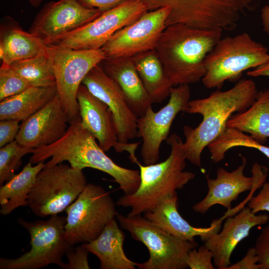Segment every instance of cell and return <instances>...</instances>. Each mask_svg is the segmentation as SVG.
I'll return each instance as SVG.
<instances>
[{"mask_svg":"<svg viewBox=\"0 0 269 269\" xmlns=\"http://www.w3.org/2000/svg\"></svg>","mask_w":269,"mask_h":269,"instance_id":"cell-44","label":"cell"},{"mask_svg":"<svg viewBox=\"0 0 269 269\" xmlns=\"http://www.w3.org/2000/svg\"><path fill=\"white\" fill-rule=\"evenodd\" d=\"M31 6L34 7H39L44 0H27Z\"/></svg>","mask_w":269,"mask_h":269,"instance_id":"cell-42","label":"cell"},{"mask_svg":"<svg viewBox=\"0 0 269 269\" xmlns=\"http://www.w3.org/2000/svg\"><path fill=\"white\" fill-rule=\"evenodd\" d=\"M57 94L56 86L30 87L0 102V120L12 119L23 122L38 112Z\"/></svg>","mask_w":269,"mask_h":269,"instance_id":"cell-26","label":"cell"},{"mask_svg":"<svg viewBox=\"0 0 269 269\" xmlns=\"http://www.w3.org/2000/svg\"><path fill=\"white\" fill-rule=\"evenodd\" d=\"M116 203L101 186L88 183L76 199L65 210V232L71 245L96 239L118 213Z\"/></svg>","mask_w":269,"mask_h":269,"instance_id":"cell-11","label":"cell"},{"mask_svg":"<svg viewBox=\"0 0 269 269\" xmlns=\"http://www.w3.org/2000/svg\"><path fill=\"white\" fill-rule=\"evenodd\" d=\"M253 148L256 149L266 156L269 159V147L264 145L258 141H255L252 143Z\"/></svg>","mask_w":269,"mask_h":269,"instance_id":"cell-41","label":"cell"},{"mask_svg":"<svg viewBox=\"0 0 269 269\" xmlns=\"http://www.w3.org/2000/svg\"><path fill=\"white\" fill-rule=\"evenodd\" d=\"M226 126L265 143L269 138V89L258 92L253 104L246 110L233 114Z\"/></svg>","mask_w":269,"mask_h":269,"instance_id":"cell-27","label":"cell"},{"mask_svg":"<svg viewBox=\"0 0 269 269\" xmlns=\"http://www.w3.org/2000/svg\"><path fill=\"white\" fill-rule=\"evenodd\" d=\"M105 152L79 120L70 123L64 135L56 142L34 149L29 162L35 164L50 158L45 166L66 161L76 169H96L112 176L125 194L134 193L140 184L139 171L118 165Z\"/></svg>","mask_w":269,"mask_h":269,"instance_id":"cell-2","label":"cell"},{"mask_svg":"<svg viewBox=\"0 0 269 269\" xmlns=\"http://www.w3.org/2000/svg\"><path fill=\"white\" fill-rule=\"evenodd\" d=\"M34 149L20 144L16 140L0 148V186L15 176L22 157L32 153Z\"/></svg>","mask_w":269,"mask_h":269,"instance_id":"cell-30","label":"cell"},{"mask_svg":"<svg viewBox=\"0 0 269 269\" xmlns=\"http://www.w3.org/2000/svg\"><path fill=\"white\" fill-rule=\"evenodd\" d=\"M125 239V234L115 218L96 239L84 244L89 253L99 259L101 269H134L136 263L124 252Z\"/></svg>","mask_w":269,"mask_h":269,"instance_id":"cell-24","label":"cell"},{"mask_svg":"<svg viewBox=\"0 0 269 269\" xmlns=\"http://www.w3.org/2000/svg\"><path fill=\"white\" fill-rule=\"evenodd\" d=\"M131 58L152 103H160L169 96L174 86L155 49L136 54Z\"/></svg>","mask_w":269,"mask_h":269,"instance_id":"cell-25","label":"cell"},{"mask_svg":"<svg viewBox=\"0 0 269 269\" xmlns=\"http://www.w3.org/2000/svg\"><path fill=\"white\" fill-rule=\"evenodd\" d=\"M247 206L255 214L264 211L269 212V181L264 183L256 196L250 198Z\"/></svg>","mask_w":269,"mask_h":269,"instance_id":"cell-36","label":"cell"},{"mask_svg":"<svg viewBox=\"0 0 269 269\" xmlns=\"http://www.w3.org/2000/svg\"><path fill=\"white\" fill-rule=\"evenodd\" d=\"M46 45L29 31L24 30L11 17H3L0 25V58L2 64L35 56Z\"/></svg>","mask_w":269,"mask_h":269,"instance_id":"cell-23","label":"cell"},{"mask_svg":"<svg viewBox=\"0 0 269 269\" xmlns=\"http://www.w3.org/2000/svg\"><path fill=\"white\" fill-rule=\"evenodd\" d=\"M89 253L84 244L75 248L70 246L65 253L68 260L65 269H90L88 260Z\"/></svg>","mask_w":269,"mask_h":269,"instance_id":"cell-33","label":"cell"},{"mask_svg":"<svg viewBox=\"0 0 269 269\" xmlns=\"http://www.w3.org/2000/svg\"><path fill=\"white\" fill-rule=\"evenodd\" d=\"M87 184L81 170L63 163L45 166L31 189L28 206L39 217L58 214L76 199Z\"/></svg>","mask_w":269,"mask_h":269,"instance_id":"cell-10","label":"cell"},{"mask_svg":"<svg viewBox=\"0 0 269 269\" xmlns=\"http://www.w3.org/2000/svg\"><path fill=\"white\" fill-rule=\"evenodd\" d=\"M19 121L7 119L0 122V148L16 140L19 130Z\"/></svg>","mask_w":269,"mask_h":269,"instance_id":"cell-35","label":"cell"},{"mask_svg":"<svg viewBox=\"0 0 269 269\" xmlns=\"http://www.w3.org/2000/svg\"><path fill=\"white\" fill-rule=\"evenodd\" d=\"M226 269H259V259L254 247L248 250L242 259L230 265Z\"/></svg>","mask_w":269,"mask_h":269,"instance_id":"cell-37","label":"cell"},{"mask_svg":"<svg viewBox=\"0 0 269 269\" xmlns=\"http://www.w3.org/2000/svg\"><path fill=\"white\" fill-rule=\"evenodd\" d=\"M222 31L181 23L165 27L155 49L173 86L202 80L206 73V58L221 38Z\"/></svg>","mask_w":269,"mask_h":269,"instance_id":"cell-3","label":"cell"},{"mask_svg":"<svg viewBox=\"0 0 269 269\" xmlns=\"http://www.w3.org/2000/svg\"><path fill=\"white\" fill-rule=\"evenodd\" d=\"M9 66L31 87L56 86L55 76L45 47L35 56L15 61Z\"/></svg>","mask_w":269,"mask_h":269,"instance_id":"cell-29","label":"cell"},{"mask_svg":"<svg viewBox=\"0 0 269 269\" xmlns=\"http://www.w3.org/2000/svg\"><path fill=\"white\" fill-rule=\"evenodd\" d=\"M82 84L111 111L120 142L128 143L137 136V117L130 108L119 86L105 73L101 63L89 72Z\"/></svg>","mask_w":269,"mask_h":269,"instance_id":"cell-17","label":"cell"},{"mask_svg":"<svg viewBox=\"0 0 269 269\" xmlns=\"http://www.w3.org/2000/svg\"><path fill=\"white\" fill-rule=\"evenodd\" d=\"M77 99L81 124L96 137L105 151L113 147L117 152L127 151L129 157L135 155L139 143L119 141L112 113L105 103L82 84L78 88Z\"/></svg>","mask_w":269,"mask_h":269,"instance_id":"cell-18","label":"cell"},{"mask_svg":"<svg viewBox=\"0 0 269 269\" xmlns=\"http://www.w3.org/2000/svg\"><path fill=\"white\" fill-rule=\"evenodd\" d=\"M17 221L29 234L30 249L16 258H0V269H39L50 264L65 269L62 258L71 246L65 236L66 218L56 214L47 220Z\"/></svg>","mask_w":269,"mask_h":269,"instance_id":"cell-8","label":"cell"},{"mask_svg":"<svg viewBox=\"0 0 269 269\" xmlns=\"http://www.w3.org/2000/svg\"><path fill=\"white\" fill-rule=\"evenodd\" d=\"M178 201L177 193L169 196L152 210L144 213L143 216L173 236L185 241H195V237L199 236L204 242L220 231L224 217L213 220L208 227H194L180 214Z\"/></svg>","mask_w":269,"mask_h":269,"instance_id":"cell-21","label":"cell"},{"mask_svg":"<svg viewBox=\"0 0 269 269\" xmlns=\"http://www.w3.org/2000/svg\"><path fill=\"white\" fill-rule=\"evenodd\" d=\"M100 63L119 86L132 111L137 117L142 116L153 103L131 57L106 58Z\"/></svg>","mask_w":269,"mask_h":269,"instance_id":"cell-22","label":"cell"},{"mask_svg":"<svg viewBox=\"0 0 269 269\" xmlns=\"http://www.w3.org/2000/svg\"><path fill=\"white\" fill-rule=\"evenodd\" d=\"M213 258L212 252L203 245L189 251L186 264L190 269H214L215 267L212 262Z\"/></svg>","mask_w":269,"mask_h":269,"instance_id":"cell-32","label":"cell"},{"mask_svg":"<svg viewBox=\"0 0 269 269\" xmlns=\"http://www.w3.org/2000/svg\"><path fill=\"white\" fill-rule=\"evenodd\" d=\"M250 77L269 76V58L264 64L247 72Z\"/></svg>","mask_w":269,"mask_h":269,"instance_id":"cell-39","label":"cell"},{"mask_svg":"<svg viewBox=\"0 0 269 269\" xmlns=\"http://www.w3.org/2000/svg\"><path fill=\"white\" fill-rule=\"evenodd\" d=\"M267 33L268 34V35H269V31L267 32Z\"/></svg>","mask_w":269,"mask_h":269,"instance_id":"cell-43","label":"cell"},{"mask_svg":"<svg viewBox=\"0 0 269 269\" xmlns=\"http://www.w3.org/2000/svg\"><path fill=\"white\" fill-rule=\"evenodd\" d=\"M44 166V162L33 165L29 161L19 173L0 186V213L2 215H7L19 207L28 206L31 189L37 174Z\"/></svg>","mask_w":269,"mask_h":269,"instance_id":"cell-28","label":"cell"},{"mask_svg":"<svg viewBox=\"0 0 269 269\" xmlns=\"http://www.w3.org/2000/svg\"><path fill=\"white\" fill-rule=\"evenodd\" d=\"M147 11L141 0L126 2L103 12L52 44L76 50L101 49L116 32L134 23Z\"/></svg>","mask_w":269,"mask_h":269,"instance_id":"cell-12","label":"cell"},{"mask_svg":"<svg viewBox=\"0 0 269 269\" xmlns=\"http://www.w3.org/2000/svg\"><path fill=\"white\" fill-rule=\"evenodd\" d=\"M258 93L253 80L243 79L228 90H217L206 98L189 101L185 112L200 114L202 121L195 128H183L186 159L200 167L204 149L225 131L228 121L234 113L242 112L253 104Z\"/></svg>","mask_w":269,"mask_h":269,"instance_id":"cell-1","label":"cell"},{"mask_svg":"<svg viewBox=\"0 0 269 269\" xmlns=\"http://www.w3.org/2000/svg\"><path fill=\"white\" fill-rule=\"evenodd\" d=\"M45 49L55 76L57 93L69 124L79 120L78 88L89 72L106 56L101 48L76 50L49 44Z\"/></svg>","mask_w":269,"mask_h":269,"instance_id":"cell-9","label":"cell"},{"mask_svg":"<svg viewBox=\"0 0 269 269\" xmlns=\"http://www.w3.org/2000/svg\"><path fill=\"white\" fill-rule=\"evenodd\" d=\"M254 248L259 259V269H269V225L262 230Z\"/></svg>","mask_w":269,"mask_h":269,"instance_id":"cell-34","label":"cell"},{"mask_svg":"<svg viewBox=\"0 0 269 269\" xmlns=\"http://www.w3.org/2000/svg\"><path fill=\"white\" fill-rule=\"evenodd\" d=\"M30 87V84L9 65L0 67V101L17 95Z\"/></svg>","mask_w":269,"mask_h":269,"instance_id":"cell-31","label":"cell"},{"mask_svg":"<svg viewBox=\"0 0 269 269\" xmlns=\"http://www.w3.org/2000/svg\"><path fill=\"white\" fill-rule=\"evenodd\" d=\"M169 7L147 11L134 23L116 32L102 49L107 58L131 57L154 49L166 27Z\"/></svg>","mask_w":269,"mask_h":269,"instance_id":"cell-14","label":"cell"},{"mask_svg":"<svg viewBox=\"0 0 269 269\" xmlns=\"http://www.w3.org/2000/svg\"><path fill=\"white\" fill-rule=\"evenodd\" d=\"M269 58L268 49L248 33L221 38L206 58V73L202 82L207 88L220 89L226 81L238 79L244 71Z\"/></svg>","mask_w":269,"mask_h":269,"instance_id":"cell-6","label":"cell"},{"mask_svg":"<svg viewBox=\"0 0 269 269\" xmlns=\"http://www.w3.org/2000/svg\"><path fill=\"white\" fill-rule=\"evenodd\" d=\"M148 11L167 7L166 26L181 23L207 29L232 30L252 10L256 0H141Z\"/></svg>","mask_w":269,"mask_h":269,"instance_id":"cell-5","label":"cell"},{"mask_svg":"<svg viewBox=\"0 0 269 269\" xmlns=\"http://www.w3.org/2000/svg\"><path fill=\"white\" fill-rule=\"evenodd\" d=\"M84 6L104 12L132 0H78Z\"/></svg>","mask_w":269,"mask_h":269,"instance_id":"cell-38","label":"cell"},{"mask_svg":"<svg viewBox=\"0 0 269 269\" xmlns=\"http://www.w3.org/2000/svg\"><path fill=\"white\" fill-rule=\"evenodd\" d=\"M261 17L263 30L267 33L269 31V5H265L262 9Z\"/></svg>","mask_w":269,"mask_h":269,"instance_id":"cell-40","label":"cell"},{"mask_svg":"<svg viewBox=\"0 0 269 269\" xmlns=\"http://www.w3.org/2000/svg\"><path fill=\"white\" fill-rule=\"evenodd\" d=\"M116 218L120 227L130 233L134 240L148 249L149 258L136 263L139 269H185L188 252L196 248L195 241L176 238L155 225L144 216H125L118 213Z\"/></svg>","mask_w":269,"mask_h":269,"instance_id":"cell-7","label":"cell"},{"mask_svg":"<svg viewBox=\"0 0 269 269\" xmlns=\"http://www.w3.org/2000/svg\"><path fill=\"white\" fill-rule=\"evenodd\" d=\"M269 220L267 214L256 215L248 206L234 216L228 217L222 230L204 242V245L213 253L215 268L226 269L231 265L232 253L239 243L249 236L253 228L265 224Z\"/></svg>","mask_w":269,"mask_h":269,"instance_id":"cell-20","label":"cell"},{"mask_svg":"<svg viewBox=\"0 0 269 269\" xmlns=\"http://www.w3.org/2000/svg\"><path fill=\"white\" fill-rule=\"evenodd\" d=\"M103 12L87 7L78 0H59L45 3L36 15L29 32L45 45L91 22Z\"/></svg>","mask_w":269,"mask_h":269,"instance_id":"cell-15","label":"cell"},{"mask_svg":"<svg viewBox=\"0 0 269 269\" xmlns=\"http://www.w3.org/2000/svg\"><path fill=\"white\" fill-rule=\"evenodd\" d=\"M166 142L171 150L165 160L145 165L138 160L136 161L139 168V185L134 193L125 194L116 202L119 206L131 208L128 216L151 211L195 178V173L184 170L187 159L181 138L176 134H172Z\"/></svg>","mask_w":269,"mask_h":269,"instance_id":"cell-4","label":"cell"},{"mask_svg":"<svg viewBox=\"0 0 269 269\" xmlns=\"http://www.w3.org/2000/svg\"><path fill=\"white\" fill-rule=\"evenodd\" d=\"M69 121L58 95L22 122L16 140L20 144L35 149L50 145L65 134Z\"/></svg>","mask_w":269,"mask_h":269,"instance_id":"cell-19","label":"cell"},{"mask_svg":"<svg viewBox=\"0 0 269 269\" xmlns=\"http://www.w3.org/2000/svg\"><path fill=\"white\" fill-rule=\"evenodd\" d=\"M190 97L188 85L174 86L166 105L156 112L150 106L142 116L137 117V136L142 139L140 155L145 165L155 163L158 160L160 145L168 138L176 115L180 112H185Z\"/></svg>","mask_w":269,"mask_h":269,"instance_id":"cell-13","label":"cell"},{"mask_svg":"<svg viewBox=\"0 0 269 269\" xmlns=\"http://www.w3.org/2000/svg\"><path fill=\"white\" fill-rule=\"evenodd\" d=\"M242 164L232 171L220 167L217 170L215 178L206 177L208 192L202 200L193 206L194 211L205 214L217 204L229 211L232 202L241 193L263 186L268 176V168L255 163L252 167L253 176L247 177L244 174L247 158L242 156Z\"/></svg>","mask_w":269,"mask_h":269,"instance_id":"cell-16","label":"cell"}]
</instances>
